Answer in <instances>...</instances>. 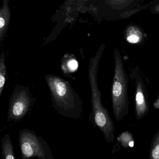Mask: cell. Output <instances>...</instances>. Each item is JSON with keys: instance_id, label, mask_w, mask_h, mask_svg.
<instances>
[{"instance_id": "cell-1", "label": "cell", "mask_w": 159, "mask_h": 159, "mask_svg": "<svg viewBox=\"0 0 159 159\" xmlns=\"http://www.w3.org/2000/svg\"><path fill=\"white\" fill-rule=\"evenodd\" d=\"M44 79L50 89L53 107L66 118L81 119L83 103L70 83L55 75H46Z\"/></svg>"}, {"instance_id": "cell-2", "label": "cell", "mask_w": 159, "mask_h": 159, "mask_svg": "<svg viewBox=\"0 0 159 159\" xmlns=\"http://www.w3.org/2000/svg\"><path fill=\"white\" fill-rule=\"evenodd\" d=\"M102 52L98 53L89 66L88 76L91 91L92 116L95 125L103 133L105 140L111 143L115 138V126L107 108L102 104L101 93L98 83L99 63Z\"/></svg>"}, {"instance_id": "cell-3", "label": "cell", "mask_w": 159, "mask_h": 159, "mask_svg": "<svg viewBox=\"0 0 159 159\" xmlns=\"http://www.w3.org/2000/svg\"><path fill=\"white\" fill-rule=\"evenodd\" d=\"M114 75L111 87L112 111L116 121L122 120L129 113L128 76L118 49L114 52Z\"/></svg>"}, {"instance_id": "cell-4", "label": "cell", "mask_w": 159, "mask_h": 159, "mask_svg": "<svg viewBox=\"0 0 159 159\" xmlns=\"http://www.w3.org/2000/svg\"><path fill=\"white\" fill-rule=\"evenodd\" d=\"M19 141L23 159L37 157L40 159H53L48 143L34 131L24 129L19 132Z\"/></svg>"}, {"instance_id": "cell-5", "label": "cell", "mask_w": 159, "mask_h": 159, "mask_svg": "<svg viewBox=\"0 0 159 159\" xmlns=\"http://www.w3.org/2000/svg\"><path fill=\"white\" fill-rule=\"evenodd\" d=\"M107 18L113 21L126 20L148 10L153 0H103Z\"/></svg>"}, {"instance_id": "cell-6", "label": "cell", "mask_w": 159, "mask_h": 159, "mask_svg": "<svg viewBox=\"0 0 159 159\" xmlns=\"http://www.w3.org/2000/svg\"><path fill=\"white\" fill-rule=\"evenodd\" d=\"M34 104L29 87L18 84L14 89L9 100L7 120L16 122L22 120Z\"/></svg>"}, {"instance_id": "cell-7", "label": "cell", "mask_w": 159, "mask_h": 159, "mask_svg": "<svg viewBox=\"0 0 159 159\" xmlns=\"http://www.w3.org/2000/svg\"><path fill=\"white\" fill-rule=\"evenodd\" d=\"M131 78L134 82L135 113L138 120L146 117L150 110L148 90L142 77V72L136 67L131 72Z\"/></svg>"}, {"instance_id": "cell-8", "label": "cell", "mask_w": 159, "mask_h": 159, "mask_svg": "<svg viewBox=\"0 0 159 159\" xmlns=\"http://www.w3.org/2000/svg\"><path fill=\"white\" fill-rule=\"evenodd\" d=\"M2 159H16L13 146L9 134H6L1 139Z\"/></svg>"}, {"instance_id": "cell-9", "label": "cell", "mask_w": 159, "mask_h": 159, "mask_svg": "<svg viewBox=\"0 0 159 159\" xmlns=\"http://www.w3.org/2000/svg\"><path fill=\"white\" fill-rule=\"evenodd\" d=\"M125 38L128 42L133 44L139 43L144 38V35L141 30L137 26H129L125 32Z\"/></svg>"}, {"instance_id": "cell-10", "label": "cell", "mask_w": 159, "mask_h": 159, "mask_svg": "<svg viewBox=\"0 0 159 159\" xmlns=\"http://www.w3.org/2000/svg\"><path fill=\"white\" fill-rule=\"evenodd\" d=\"M150 159H159V128L152 140L149 149Z\"/></svg>"}, {"instance_id": "cell-11", "label": "cell", "mask_w": 159, "mask_h": 159, "mask_svg": "<svg viewBox=\"0 0 159 159\" xmlns=\"http://www.w3.org/2000/svg\"><path fill=\"white\" fill-rule=\"evenodd\" d=\"M79 67L78 62L75 59H70L63 63L62 70L63 73L67 76H70L71 74L76 72Z\"/></svg>"}, {"instance_id": "cell-12", "label": "cell", "mask_w": 159, "mask_h": 159, "mask_svg": "<svg viewBox=\"0 0 159 159\" xmlns=\"http://www.w3.org/2000/svg\"><path fill=\"white\" fill-rule=\"evenodd\" d=\"M8 78L5 64V58L4 57H2L0 61V97H1L5 83Z\"/></svg>"}, {"instance_id": "cell-13", "label": "cell", "mask_w": 159, "mask_h": 159, "mask_svg": "<svg viewBox=\"0 0 159 159\" xmlns=\"http://www.w3.org/2000/svg\"><path fill=\"white\" fill-rule=\"evenodd\" d=\"M120 138L121 144L124 148L133 147L134 146V139L130 132H125L122 133L120 135Z\"/></svg>"}, {"instance_id": "cell-14", "label": "cell", "mask_w": 159, "mask_h": 159, "mask_svg": "<svg viewBox=\"0 0 159 159\" xmlns=\"http://www.w3.org/2000/svg\"><path fill=\"white\" fill-rule=\"evenodd\" d=\"M148 10L151 13L154 14H159V2L150 6Z\"/></svg>"}, {"instance_id": "cell-15", "label": "cell", "mask_w": 159, "mask_h": 159, "mask_svg": "<svg viewBox=\"0 0 159 159\" xmlns=\"http://www.w3.org/2000/svg\"><path fill=\"white\" fill-rule=\"evenodd\" d=\"M153 107L159 110V98L156 99L153 104Z\"/></svg>"}, {"instance_id": "cell-16", "label": "cell", "mask_w": 159, "mask_h": 159, "mask_svg": "<svg viewBox=\"0 0 159 159\" xmlns=\"http://www.w3.org/2000/svg\"><path fill=\"white\" fill-rule=\"evenodd\" d=\"M5 20L2 17L0 18V28L2 29L5 25Z\"/></svg>"}, {"instance_id": "cell-17", "label": "cell", "mask_w": 159, "mask_h": 159, "mask_svg": "<svg viewBox=\"0 0 159 159\" xmlns=\"http://www.w3.org/2000/svg\"><path fill=\"white\" fill-rule=\"evenodd\" d=\"M159 2V0H153V1H152V2L151 3V6L154 5V4H155V3H157V2Z\"/></svg>"}]
</instances>
